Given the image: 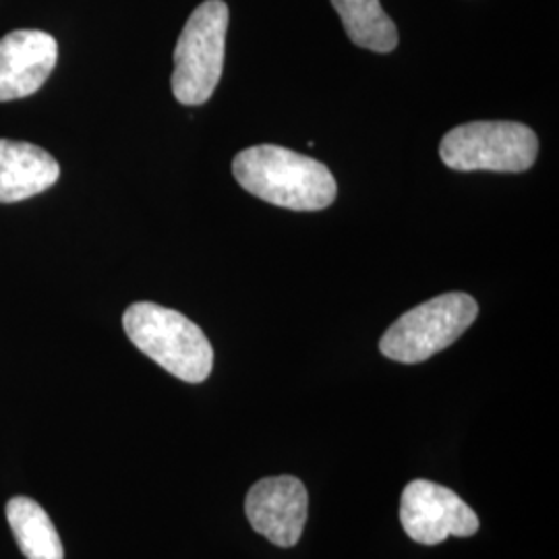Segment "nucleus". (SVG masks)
<instances>
[{
  "mask_svg": "<svg viewBox=\"0 0 559 559\" xmlns=\"http://www.w3.org/2000/svg\"><path fill=\"white\" fill-rule=\"evenodd\" d=\"M233 175L247 193L295 212H320L338 195L336 179L325 164L280 145L240 152Z\"/></svg>",
  "mask_w": 559,
  "mask_h": 559,
  "instance_id": "nucleus-1",
  "label": "nucleus"
},
{
  "mask_svg": "<svg viewBox=\"0 0 559 559\" xmlns=\"http://www.w3.org/2000/svg\"><path fill=\"white\" fill-rule=\"evenodd\" d=\"M122 325L141 353L156 360L170 376L187 383H201L210 378L214 348L200 325L179 311L156 302H135L124 311Z\"/></svg>",
  "mask_w": 559,
  "mask_h": 559,
  "instance_id": "nucleus-2",
  "label": "nucleus"
},
{
  "mask_svg": "<svg viewBox=\"0 0 559 559\" xmlns=\"http://www.w3.org/2000/svg\"><path fill=\"white\" fill-rule=\"evenodd\" d=\"M230 13L226 2L205 0L191 13L175 48L173 92L185 106L212 98L224 69V46Z\"/></svg>",
  "mask_w": 559,
  "mask_h": 559,
  "instance_id": "nucleus-3",
  "label": "nucleus"
},
{
  "mask_svg": "<svg viewBox=\"0 0 559 559\" xmlns=\"http://www.w3.org/2000/svg\"><path fill=\"white\" fill-rule=\"evenodd\" d=\"M539 154V140L533 129L510 120L466 122L441 140L443 164L459 173H524Z\"/></svg>",
  "mask_w": 559,
  "mask_h": 559,
  "instance_id": "nucleus-4",
  "label": "nucleus"
},
{
  "mask_svg": "<svg viewBox=\"0 0 559 559\" xmlns=\"http://www.w3.org/2000/svg\"><path fill=\"white\" fill-rule=\"evenodd\" d=\"M479 305L466 293H448L404 313L381 336L380 350L388 359L415 365L431 359L473 325Z\"/></svg>",
  "mask_w": 559,
  "mask_h": 559,
  "instance_id": "nucleus-5",
  "label": "nucleus"
},
{
  "mask_svg": "<svg viewBox=\"0 0 559 559\" xmlns=\"http://www.w3.org/2000/svg\"><path fill=\"white\" fill-rule=\"evenodd\" d=\"M404 533L420 545H440L448 537H473L479 516L459 496L431 480H413L400 498Z\"/></svg>",
  "mask_w": 559,
  "mask_h": 559,
  "instance_id": "nucleus-6",
  "label": "nucleus"
},
{
  "mask_svg": "<svg viewBox=\"0 0 559 559\" xmlns=\"http://www.w3.org/2000/svg\"><path fill=\"white\" fill-rule=\"evenodd\" d=\"M309 496L297 477L282 475L255 483L245 500L253 531L278 547H295L307 522Z\"/></svg>",
  "mask_w": 559,
  "mask_h": 559,
  "instance_id": "nucleus-7",
  "label": "nucleus"
},
{
  "mask_svg": "<svg viewBox=\"0 0 559 559\" xmlns=\"http://www.w3.org/2000/svg\"><path fill=\"white\" fill-rule=\"evenodd\" d=\"M59 44L40 29H17L0 40V102L36 94L57 67Z\"/></svg>",
  "mask_w": 559,
  "mask_h": 559,
  "instance_id": "nucleus-8",
  "label": "nucleus"
},
{
  "mask_svg": "<svg viewBox=\"0 0 559 559\" xmlns=\"http://www.w3.org/2000/svg\"><path fill=\"white\" fill-rule=\"evenodd\" d=\"M60 177L59 162L25 141L0 140V203L40 195Z\"/></svg>",
  "mask_w": 559,
  "mask_h": 559,
  "instance_id": "nucleus-9",
  "label": "nucleus"
},
{
  "mask_svg": "<svg viewBox=\"0 0 559 559\" xmlns=\"http://www.w3.org/2000/svg\"><path fill=\"white\" fill-rule=\"evenodd\" d=\"M4 512L25 558L64 559L59 533L38 501L17 496L9 500Z\"/></svg>",
  "mask_w": 559,
  "mask_h": 559,
  "instance_id": "nucleus-10",
  "label": "nucleus"
},
{
  "mask_svg": "<svg viewBox=\"0 0 559 559\" xmlns=\"http://www.w3.org/2000/svg\"><path fill=\"white\" fill-rule=\"evenodd\" d=\"M353 44L388 55L399 46L396 23L385 15L380 0H332Z\"/></svg>",
  "mask_w": 559,
  "mask_h": 559,
  "instance_id": "nucleus-11",
  "label": "nucleus"
}]
</instances>
